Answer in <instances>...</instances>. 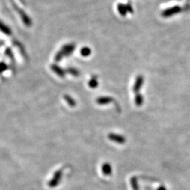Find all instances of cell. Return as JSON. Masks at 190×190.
Masks as SVG:
<instances>
[{"mask_svg":"<svg viewBox=\"0 0 190 190\" xmlns=\"http://www.w3.org/2000/svg\"><path fill=\"white\" fill-rule=\"evenodd\" d=\"M130 183H131V185H132L133 190H139L138 182H137V179L136 177H131Z\"/></svg>","mask_w":190,"mask_h":190,"instance_id":"15","label":"cell"},{"mask_svg":"<svg viewBox=\"0 0 190 190\" xmlns=\"http://www.w3.org/2000/svg\"><path fill=\"white\" fill-rule=\"evenodd\" d=\"M144 78L141 75H139L137 76V77L136 78V80H135V82L134 84V86H133V92L135 93H139V90H141V87H142L143 84H144Z\"/></svg>","mask_w":190,"mask_h":190,"instance_id":"4","label":"cell"},{"mask_svg":"<svg viewBox=\"0 0 190 190\" xmlns=\"http://www.w3.org/2000/svg\"><path fill=\"white\" fill-rule=\"evenodd\" d=\"M97 79H98V77L96 76H93L92 77V78L90 79V80L89 81V83H88V85L90 86V88L95 89L97 88V86L99 85Z\"/></svg>","mask_w":190,"mask_h":190,"instance_id":"11","label":"cell"},{"mask_svg":"<svg viewBox=\"0 0 190 190\" xmlns=\"http://www.w3.org/2000/svg\"><path fill=\"white\" fill-rule=\"evenodd\" d=\"M66 71L68 73H70V75H72V76L74 77H78L80 75V72L79 71L78 69L73 67H68L67 69L66 70Z\"/></svg>","mask_w":190,"mask_h":190,"instance_id":"14","label":"cell"},{"mask_svg":"<svg viewBox=\"0 0 190 190\" xmlns=\"http://www.w3.org/2000/svg\"><path fill=\"white\" fill-rule=\"evenodd\" d=\"M0 32H1L4 35L8 36L12 35V30L11 28L1 21H0Z\"/></svg>","mask_w":190,"mask_h":190,"instance_id":"8","label":"cell"},{"mask_svg":"<svg viewBox=\"0 0 190 190\" xmlns=\"http://www.w3.org/2000/svg\"><path fill=\"white\" fill-rule=\"evenodd\" d=\"M102 171L103 174L106 176L111 175L112 173V167L110 163H104L102 166Z\"/></svg>","mask_w":190,"mask_h":190,"instance_id":"10","label":"cell"},{"mask_svg":"<svg viewBox=\"0 0 190 190\" xmlns=\"http://www.w3.org/2000/svg\"><path fill=\"white\" fill-rule=\"evenodd\" d=\"M64 99L66 100V102H67L68 106H70V107H75L76 106V101H75L73 99L71 96H70V95L66 94L65 96H64Z\"/></svg>","mask_w":190,"mask_h":190,"instance_id":"13","label":"cell"},{"mask_svg":"<svg viewBox=\"0 0 190 190\" xmlns=\"http://www.w3.org/2000/svg\"><path fill=\"white\" fill-rule=\"evenodd\" d=\"M62 175H63L62 170H58L57 171H56L53 177H52L51 180L49 182V183H48V185H49V187H56V186L60 183L61 180Z\"/></svg>","mask_w":190,"mask_h":190,"instance_id":"2","label":"cell"},{"mask_svg":"<svg viewBox=\"0 0 190 190\" xmlns=\"http://www.w3.org/2000/svg\"><path fill=\"white\" fill-rule=\"evenodd\" d=\"M74 49H75L74 44H66V45H64L62 47V49L61 51L63 54H64V56H68L72 54V52H73Z\"/></svg>","mask_w":190,"mask_h":190,"instance_id":"7","label":"cell"},{"mask_svg":"<svg viewBox=\"0 0 190 190\" xmlns=\"http://www.w3.org/2000/svg\"><path fill=\"white\" fill-rule=\"evenodd\" d=\"M51 69L60 78H64L66 76V70H64L62 68L58 66L57 64H52L51 65Z\"/></svg>","mask_w":190,"mask_h":190,"instance_id":"5","label":"cell"},{"mask_svg":"<svg viewBox=\"0 0 190 190\" xmlns=\"http://www.w3.org/2000/svg\"><path fill=\"white\" fill-rule=\"evenodd\" d=\"M114 101V99L110 96H101L96 99V102L99 105H106L109 104V103H111Z\"/></svg>","mask_w":190,"mask_h":190,"instance_id":"9","label":"cell"},{"mask_svg":"<svg viewBox=\"0 0 190 190\" xmlns=\"http://www.w3.org/2000/svg\"><path fill=\"white\" fill-rule=\"evenodd\" d=\"M91 54V49L90 48L88 47V46H85V47L82 48L80 49V54L82 56H85V57H87V56H89Z\"/></svg>","mask_w":190,"mask_h":190,"instance_id":"16","label":"cell"},{"mask_svg":"<svg viewBox=\"0 0 190 190\" xmlns=\"http://www.w3.org/2000/svg\"><path fill=\"white\" fill-rule=\"evenodd\" d=\"M7 68V66L4 62L0 63V73H1L4 71Z\"/></svg>","mask_w":190,"mask_h":190,"instance_id":"19","label":"cell"},{"mask_svg":"<svg viewBox=\"0 0 190 190\" xmlns=\"http://www.w3.org/2000/svg\"><path fill=\"white\" fill-rule=\"evenodd\" d=\"M118 8V11L119 12H120V15L123 16H125L127 14V13H128V7H125V6H124L123 4H119Z\"/></svg>","mask_w":190,"mask_h":190,"instance_id":"17","label":"cell"},{"mask_svg":"<svg viewBox=\"0 0 190 190\" xmlns=\"http://www.w3.org/2000/svg\"><path fill=\"white\" fill-rule=\"evenodd\" d=\"M157 190H167V189L164 187V186H160V187H158Z\"/></svg>","mask_w":190,"mask_h":190,"instance_id":"20","label":"cell"},{"mask_svg":"<svg viewBox=\"0 0 190 190\" xmlns=\"http://www.w3.org/2000/svg\"><path fill=\"white\" fill-rule=\"evenodd\" d=\"M143 102H144V97L141 94L139 93H137L135 95V103L136 104L137 106H141V105L143 104Z\"/></svg>","mask_w":190,"mask_h":190,"instance_id":"12","label":"cell"},{"mask_svg":"<svg viewBox=\"0 0 190 190\" xmlns=\"http://www.w3.org/2000/svg\"><path fill=\"white\" fill-rule=\"evenodd\" d=\"M181 11V8L180 7H174L173 8H170V9L165 10V11L163 12V15L165 17H169L171 16L174 15V14L178 13Z\"/></svg>","mask_w":190,"mask_h":190,"instance_id":"6","label":"cell"},{"mask_svg":"<svg viewBox=\"0 0 190 190\" xmlns=\"http://www.w3.org/2000/svg\"><path fill=\"white\" fill-rule=\"evenodd\" d=\"M108 138L112 141L118 143L120 144H123L126 141V139L125 138L124 136L118 134H115V133H110V134H108Z\"/></svg>","mask_w":190,"mask_h":190,"instance_id":"3","label":"cell"},{"mask_svg":"<svg viewBox=\"0 0 190 190\" xmlns=\"http://www.w3.org/2000/svg\"><path fill=\"white\" fill-rule=\"evenodd\" d=\"M64 56V54L62 53L61 51L58 52V53L55 55V57H54V60H55L56 62H59V61H61L63 56Z\"/></svg>","mask_w":190,"mask_h":190,"instance_id":"18","label":"cell"},{"mask_svg":"<svg viewBox=\"0 0 190 190\" xmlns=\"http://www.w3.org/2000/svg\"><path fill=\"white\" fill-rule=\"evenodd\" d=\"M11 6L13 8V9L17 12L18 14H19V16L20 18H21V21L23 23L24 25L27 26V27H30V26H32L33 21H32V19H30L27 13H26L22 8L20 7L16 3L14 2L13 1H11Z\"/></svg>","mask_w":190,"mask_h":190,"instance_id":"1","label":"cell"}]
</instances>
